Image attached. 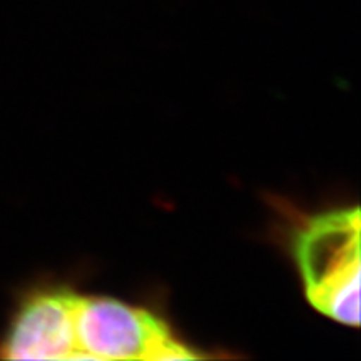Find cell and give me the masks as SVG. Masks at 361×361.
Masks as SVG:
<instances>
[{
    "instance_id": "obj_1",
    "label": "cell",
    "mask_w": 361,
    "mask_h": 361,
    "mask_svg": "<svg viewBox=\"0 0 361 361\" xmlns=\"http://www.w3.org/2000/svg\"><path fill=\"white\" fill-rule=\"evenodd\" d=\"M360 207L310 216L296 228L293 256L310 305L326 318L360 324Z\"/></svg>"
},
{
    "instance_id": "obj_2",
    "label": "cell",
    "mask_w": 361,
    "mask_h": 361,
    "mask_svg": "<svg viewBox=\"0 0 361 361\" xmlns=\"http://www.w3.org/2000/svg\"><path fill=\"white\" fill-rule=\"evenodd\" d=\"M79 360H196L200 353L174 336L151 311L107 296L78 295Z\"/></svg>"
},
{
    "instance_id": "obj_3",
    "label": "cell",
    "mask_w": 361,
    "mask_h": 361,
    "mask_svg": "<svg viewBox=\"0 0 361 361\" xmlns=\"http://www.w3.org/2000/svg\"><path fill=\"white\" fill-rule=\"evenodd\" d=\"M78 295L51 288L22 298L0 336V358L79 360L74 323Z\"/></svg>"
}]
</instances>
